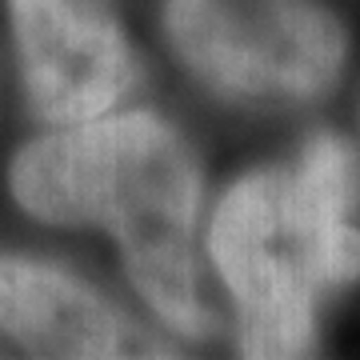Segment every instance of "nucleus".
Wrapping results in <instances>:
<instances>
[{
    "label": "nucleus",
    "mask_w": 360,
    "mask_h": 360,
    "mask_svg": "<svg viewBox=\"0 0 360 360\" xmlns=\"http://www.w3.org/2000/svg\"><path fill=\"white\" fill-rule=\"evenodd\" d=\"M13 193L44 220L108 229L144 300L184 336L205 333L193 269L200 176L165 120L129 112L65 124L16 156Z\"/></svg>",
    "instance_id": "nucleus-1"
},
{
    "label": "nucleus",
    "mask_w": 360,
    "mask_h": 360,
    "mask_svg": "<svg viewBox=\"0 0 360 360\" xmlns=\"http://www.w3.org/2000/svg\"><path fill=\"white\" fill-rule=\"evenodd\" d=\"M348 205L352 160L336 136H312L296 165L252 172L224 196L208 245L248 356L309 352L321 296L360 276Z\"/></svg>",
    "instance_id": "nucleus-2"
},
{
    "label": "nucleus",
    "mask_w": 360,
    "mask_h": 360,
    "mask_svg": "<svg viewBox=\"0 0 360 360\" xmlns=\"http://www.w3.org/2000/svg\"><path fill=\"white\" fill-rule=\"evenodd\" d=\"M165 20L208 84L252 101L316 96L345 60L340 25L312 0H168Z\"/></svg>",
    "instance_id": "nucleus-3"
},
{
    "label": "nucleus",
    "mask_w": 360,
    "mask_h": 360,
    "mask_svg": "<svg viewBox=\"0 0 360 360\" xmlns=\"http://www.w3.org/2000/svg\"><path fill=\"white\" fill-rule=\"evenodd\" d=\"M28 96L56 124L104 116L129 92L136 65L101 0H13Z\"/></svg>",
    "instance_id": "nucleus-4"
},
{
    "label": "nucleus",
    "mask_w": 360,
    "mask_h": 360,
    "mask_svg": "<svg viewBox=\"0 0 360 360\" xmlns=\"http://www.w3.org/2000/svg\"><path fill=\"white\" fill-rule=\"evenodd\" d=\"M0 333L52 356H120L124 324L77 276L0 257Z\"/></svg>",
    "instance_id": "nucleus-5"
}]
</instances>
